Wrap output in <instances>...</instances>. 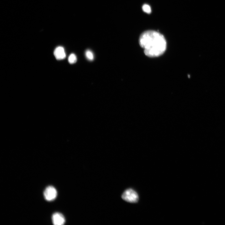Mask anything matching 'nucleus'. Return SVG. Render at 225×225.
Wrapping results in <instances>:
<instances>
[{"label":"nucleus","instance_id":"obj_1","mask_svg":"<svg viewBox=\"0 0 225 225\" xmlns=\"http://www.w3.org/2000/svg\"><path fill=\"white\" fill-rule=\"evenodd\" d=\"M140 46L144 49L145 54L150 57L162 55L166 50L167 42L161 34L153 30H148L142 34L139 39Z\"/></svg>","mask_w":225,"mask_h":225},{"label":"nucleus","instance_id":"obj_8","mask_svg":"<svg viewBox=\"0 0 225 225\" xmlns=\"http://www.w3.org/2000/svg\"><path fill=\"white\" fill-rule=\"evenodd\" d=\"M142 10L144 12L148 14H150L151 12L150 7L147 4H144L143 6Z\"/></svg>","mask_w":225,"mask_h":225},{"label":"nucleus","instance_id":"obj_3","mask_svg":"<svg viewBox=\"0 0 225 225\" xmlns=\"http://www.w3.org/2000/svg\"><path fill=\"white\" fill-rule=\"evenodd\" d=\"M44 196L45 199L48 201L54 200L57 196V190L53 186H48L44 191Z\"/></svg>","mask_w":225,"mask_h":225},{"label":"nucleus","instance_id":"obj_7","mask_svg":"<svg viewBox=\"0 0 225 225\" xmlns=\"http://www.w3.org/2000/svg\"><path fill=\"white\" fill-rule=\"evenodd\" d=\"M85 55L87 58L89 60L92 61L94 59L93 53L90 50H87L85 52Z\"/></svg>","mask_w":225,"mask_h":225},{"label":"nucleus","instance_id":"obj_6","mask_svg":"<svg viewBox=\"0 0 225 225\" xmlns=\"http://www.w3.org/2000/svg\"><path fill=\"white\" fill-rule=\"evenodd\" d=\"M77 58L76 55L74 54H71L68 58V62L70 64H73L77 62Z\"/></svg>","mask_w":225,"mask_h":225},{"label":"nucleus","instance_id":"obj_4","mask_svg":"<svg viewBox=\"0 0 225 225\" xmlns=\"http://www.w3.org/2000/svg\"><path fill=\"white\" fill-rule=\"evenodd\" d=\"M52 221L55 225H62L66 222V219L64 215L59 213H55L52 216Z\"/></svg>","mask_w":225,"mask_h":225},{"label":"nucleus","instance_id":"obj_2","mask_svg":"<svg viewBox=\"0 0 225 225\" xmlns=\"http://www.w3.org/2000/svg\"><path fill=\"white\" fill-rule=\"evenodd\" d=\"M122 198L124 201L131 203H137L139 200L138 194L131 189L125 190L122 196Z\"/></svg>","mask_w":225,"mask_h":225},{"label":"nucleus","instance_id":"obj_5","mask_svg":"<svg viewBox=\"0 0 225 225\" xmlns=\"http://www.w3.org/2000/svg\"><path fill=\"white\" fill-rule=\"evenodd\" d=\"M54 55L57 60H60L66 58V54L63 47H57L54 51Z\"/></svg>","mask_w":225,"mask_h":225}]
</instances>
